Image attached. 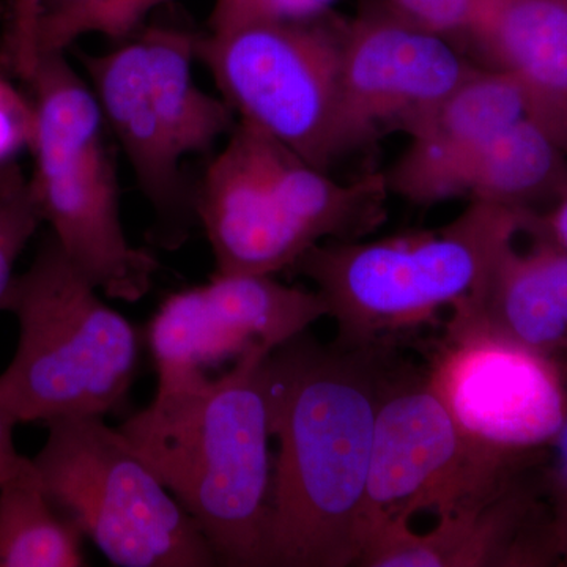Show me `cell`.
I'll return each instance as SVG.
<instances>
[{"mask_svg": "<svg viewBox=\"0 0 567 567\" xmlns=\"http://www.w3.org/2000/svg\"><path fill=\"white\" fill-rule=\"evenodd\" d=\"M391 375L382 346L327 347L306 331L268 354L279 454L264 567L357 565L375 417Z\"/></svg>", "mask_w": 567, "mask_h": 567, "instance_id": "obj_1", "label": "cell"}, {"mask_svg": "<svg viewBox=\"0 0 567 567\" xmlns=\"http://www.w3.org/2000/svg\"><path fill=\"white\" fill-rule=\"evenodd\" d=\"M404 20L445 39L472 41L486 0H385Z\"/></svg>", "mask_w": 567, "mask_h": 567, "instance_id": "obj_23", "label": "cell"}, {"mask_svg": "<svg viewBox=\"0 0 567 567\" xmlns=\"http://www.w3.org/2000/svg\"><path fill=\"white\" fill-rule=\"evenodd\" d=\"M324 316L327 301L317 290L271 275L215 274L167 297L148 324L158 391L196 385L212 369L257 350L275 352Z\"/></svg>", "mask_w": 567, "mask_h": 567, "instance_id": "obj_10", "label": "cell"}, {"mask_svg": "<svg viewBox=\"0 0 567 567\" xmlns=\"http://www.w3.org/2000/svg\"><path fill=\"white\" fill-rule=\"evenodd\" d=\"M425 377L472 442L513 461L550 446L567 417L563 364L507 336L446 333Z\"/></svg>", "mask_w": 567, "mask_h": 567, "instance_id": "obj_9", "label": "cell"}, {"mask_svg": "<svg viewBox=\"0 0 567 567\" xmlns=\"http://www.w3.org/2000/svg\"><path fill=\"white\" fill-rule=\"evenodd\" d=\"M566 380H567V375H566Z\"/></svg>", "mask_w": 567, "mask_h": 567, "instance_id": "obj_33", "label": "cell"}, {"mask_svg": "<svg viewBox=\"0 0 567 567\" xmlns=\"http://www.w3.org/2000/svg\"><path fill=\"white\" fill-rule=\"evenodd\" d=\"M32 89L33 174L41 221L85 278L114 300L136 303L151 290L159 264L130 244L123 230L118 182L104 141L95 93L65 52L40 55Z\"/></svg>", "mask_w": 567, "mask_h": 567, "instance_id": "obj_5", "label": "cell"}, {"mask_svg": "<svg viewBox=\"0 0 567 567\" xmlns=\"http://www.w3.org/2000/svg\"><path fill=\"white\" fill-rule=\"evenodd\" d=\"M347 111L369 147L388 133H409L483 69L454 41L395 14L385 3L341 21Z\"/></svg>", "mask_w": 567, "mask_h": 567, "instance_id": "obj_11", "label": "cell"}, {"mask_svg": "<svg viewBox=\"0 0 567 567\" xmlns=\"http://www.w3.org/2000/svg\"><path fill=\"white\" fill-rule=\"evenodd\" d=\"M563 368H565V374L567 375V358H566V363L563 364Z\"/></svg>", "mask_w": 567, "mask_h": 567, "instance_id": "obj_32", "label": "cell"}, {"mask_svg": "<svg viewBox=\"0 0 567 567\" xmlns=\"http://www.w3.org/2000/svg\"><path fill=\"white\" fill-rule=\"evenodd\" d=\"M539 221L543 229L567 251V183L550 210L539 212Z\"/></svg>", "mask_w": 567, "mask_h": 567, "instance_id": "obj_29", "label": "cell"}, {"mask_svg": "<svg viewBox=\"0 0 567 567\" xmlns=\"http://www.w3.org/2000/svg\"><path fill=\"white\" fill-rule=\"evenodd\" d=\"M14 425H17V421L0 402V486L10 480L29 458L21 456L14 446Z\"/></svg>", "mask_w": 567, "mask_h": 567, "instance_id": "obj_28", "label": "cell"}, {"mask_svg": "<svg viewBox=\"0 0 567 567\" xmlns=\"http://www.w3.org/2000/svg\"><path fill=\"white\" fill-rule=\"evenodd\" d=\"M147 55L153 106L178 159L210 151L235 128V112L194 81L197 37L177 29L153 28L141 35Z\"/></svg>", "mask_w": 567, "mask_h": 567, "instance_id": "obj_19", "label": "cell"}, {"mask_svg": "<svg viewBox=\"0 0 567 567\" xmlns=\"http://www.w3.org/2000/svg\"><path fill=\"white\" fill-rule=\"evenodd\" d=\"M257 350L218 377L158 391L121 434L192 516L216 561L264 567L270 513V412Z\"/></svg>", "mask_w": 567, "mask_h": 567, "instance_id": "obj_2", "label": "cell"}, {"mask_svg": "<svg viewBox=\"0 0 567 567\" xmlns=\"http://www.w3.org/2000/svg\"><path fill=\"white\" fill-rule=\"evenodd\" d=\"M84 537L44 491L32 458L0 486V567L85 566Z\"/></svg>", "mask_w": 567, "mask_h": 567, "instance_id": "obj_20", "label": "cell"}, {"mask_svg": "<svg viewBox=\"0 0 567 567\" xmlns=\"http://www.w3.org/2000/svg\"><path fill=\"white\" fill-rule=\"evenodd\" d=\"M169 0H103L85 18L80 35L104 33L114 39L128 35L152 10Z\"/></svg>", "mask_w": 567, "mask_h": 567, "instance_id": "obj_27", "label": "cell"}, {"mask_svg": "<svg viewBox=\"0 0 567 567\" xmlns=\"http://www.w3.org/2000/svg\"><path fill=\"white\" fill-rule=\"evenodd\" d=\"M339 0H216L212 32L259 22H305L330 13Z\"/></svg>", "mask_w": 567, "mask_h": 567, "instance_id": "obj_22", "label": "cell"}, {"mask_svg": "<svg viewBox=\"0 0 567 567\" xmlns=\"http://www.w3.org/2000/svg\"><path fill=\"white\" fill-rule=\"evenodd\" d=\"M194 213L210 241L216 274L274 276L316 246L268 182L252 128L244 122L205 173Z\"/></svg>", "mask_w": 567, "mask_h": 567, "instance_id": "obj_12", "label": "cell"}, {"mask_svg": "<svg viewBox=\"0 0 567 567\" xmlns=\"http://www.w3.org/2000/svg\"><path fill=\"white\" fill-rule=\"evenodd\" d=\"M472 43L517 81L529 117L567 155V0H487Z\"/></svg>", "mask_w": 567, "mask_h": 567, "instance_id": "obj_16", "label": "cell"}, {"mask_svg": "<svg viewBox=\"0 0 567 567\" xmlns=\"http://www.w3.org/2000/svg\"><path fill=\"white\" fill-rule=\"evenodd\" d=\"M341 20L259 22L197 37L196 55L240 121L317 169L368 145L347 111Z\"/></svg>", "mask_w": 567, "mask_h": 567, "instance_id": "obj_6", "label": "cell"}, {"mask_svg": "<svg viewBox=\"0 0 567 567\" xmlns=\"http://www.w3.org/2000/svg\"><path fill=\"white\" fill-rule=\"evenodd\" d=\"M0 309L20 324L0 374V402L17 424L103 417L123 404L140 365V330L104 303L52 235L13 276Z\"/></svg>", "mask_w": 567, "mask_h": 567, "instance_id": "obj_3", "label": "cell"}, {"mask_svg": "<svg viewBox=\"0 0 567 567\" xmlns=\"http://www.w3.org/2000/svg\"><path fill=\"white\" fill-rule=\"evenodd\" d=\"M518 462L461 431L427 377L393 372L377 412L363 546L380 525L481 505L516 481ZM363 550V547H361Z\"/></svg>", "mask_w": 567, "mask_h": 567, "instance_id": "obj_8", "label": "cell"}, {"mask_svg": "<svg viewBox=\"0 0 567 567\" xmlns=\"http://www.w3.org/2000/svg\"><path fill=\"white\" fill-rule=\"evenodd\" d=\"M40 223L29 181L17 169L3 171L0 175V300L13 279L14 265Z\"/></svg>", "mask_w": 567, "mask_h": 567, "instance_id": "obj_21", "label": "cell"}, {"mask_svg": "<svg viewBox=\"0 0 567 567\" xmlns=\"http://www.w3.org/2000/svg\"><path fill=\"white\" fill-rule=\"evenodd\" d=\"M533 244L514 241L496 257L475 292L454 306L447 333L492 331L555 357L567 350V251L543 229L539 212L527 230Z\"/></svg>", "mask_w": 567, "mask_h": 567, "instance_id": "obj_15", "label": "cell"}, {"mask_svg": "<svg viewBox=\"0 0 567 567\" xmlns=\"http://www.w3.org/2000/svg\"><path fill=\"white\" fill-rule=\"evenodd\" d=\"M33 107L9 81L0 78V169L31 147Z\"/></svg>", "mask_w": 567, "mask_h": 567, "instance_id": "obj_25", "label": "cell"}, {"mask_svg": "<svg viewBox=\"0 0 567 567\" xmlns=\"http://www.w3.org/2000/svg\"><path fill=\"white\" fill-rule=\"evenodd\" d=\"M47 425V442L32 458L41 484L111 565L218 566L196 522L118 429L102 416Z\"/></svg>", "mask_w": 567, "mask_h": 567, "instance_id": "obj_7", "label": "cell"}, {"mask_svg": "<svg viewBox=\"0 0 567 567\" xmlns=\"http://www.w3.org/2000/svg\"><path fill=\"white\" fill-rule=\"evenodd\" d=\"M0 175H2V173H0Z\"/></svg>", "mask_w": 567, "mask_h": 567, "instance_id": "obj_34", "label": "cell"}, {"mask_svg": "<svg viewBox=\"0 0 567 567\" xmlns=\"http://www.w3.org/2000/svg\"><path fill=\"white\" fill-rule=\"evenodd\" d=\"M525 117L527 102L517 81L483 66L409 133V147L383 173L390 194L420 207L457 199L466 158Z\"/></svg>", "mask_w": 567, "mask_h": 567, "instance_id": "obj_14", "label": "cell"}, {"mask_svg": "<svg viewBox=\"0 0 567 567\" xmlns=\"http://www.w3.org/2000/svg\"><path fill=\"white\" fill-rule=\"evenodd\" d=\"M554 511H551V535L559 561L567 565V492L551 496Z\"/></svg>", "mask_w": 567, "mask_h": 567, "instance_id": "obj_31", "label": "cell"}, {"mask_svg": "<svg viewBox=\"0 0 567 567\" xmlns=\"http://www.w3.org/2000/svg\"><path fill=\"white\" fill-rule=\"evenodd\" d=\"M548 447H554L555 453L554 465L548 475V480H550L548 488H550L551 496L565 494L567 492V417L561 431Z\"/></svg>", "mask_w": 567, "mask_h": 567, "instance_id": "obj_30", "label": "cell"}, {"mask_svg": "<svg viewBox=\"0 0 567 567\" xmlns=\"http://www.w3.org/2000/svg\"><path fill=\"white\" fill-rule=\"evenodd\" d=\"M533 212L470 200L442 229L323 241L292 268L327 301L338 323L336 344H380V336L416 327L475 292L499 252L527 230Z\"/></svg>", "mask_w": 567, "mask_h": 567, "instance_id": "obj_4", "label": "cell"}, {"mask_svg": "<svg viewBox=\"0 0 567 567\" xmlns=\"http://www.w3.org/2000/svg\"><path fill=\"white\" fill-rule=\"evenodd\" d=\"M85 69L104 122L121 142L137 181L162 215L185 210L181 159L175 156L153 106L144 41L103 55H85Z\"/></svg>", "mask_w": 567, "mask_h": 567, "instance_id": "obj_17", "label": "cell"}, {"mask_svg": "<svg viewBox=\"0 0 567 567\" xmlns=\"http://www.w3.org/2000/svg\"><path fill=\"white\" fill-rule=\"evenodd\" d=\"M103 0H40L37 54L65 52L80 39L81 25Z\"/></svg>", "mask_w": 567, "mask_h": 567, "instance_id": "obj_24", "label": "cell"}, {"mask_svg": "<svg viewBox=\"0 0 567 567\" xmlns=\"http://www.w3.org/2000/svg\"><path fill=\"white\" fill-rule=\"evenodd\" d=\"M40 0H10V25L7 32V52L11 69L28 82L39 62L37 55V25Z\"/></svg>", "mask_w": 567, "mask_h": 567, "instance_id": "obj_26", "label": "cell"}, {"mask_svg": "<svg viewBox=\"0 0 567 567\" xmlns=\"http://www.w3.org/2000/svg\"><path fill=\"white\" fill-rule=\"evenodd\" d=\"M551 516L516 481L481 505L439 517L431 532L409 522L380 525L365 537L357 566L535 567L558 563Z\"/></svg>", "mask_w": 567, "mask_h": 567, "instance_id": "obj_13", "label": "cell"}, {"mask_svg": "<svg viewBox=\"0 0 567 567\" xmlns=\"http://www.w3.org/2000/svg\"><path fill=\"white\" fill-rule=\"evenodd\" d=\"M566 183V153L525 117L466 158L457 197L536 210V205L554 204Z\"/></svg>", "mask_w": 567, "mask_h": 567, "instance_id": "obj_18", "label": "cell"}]
</instances>
